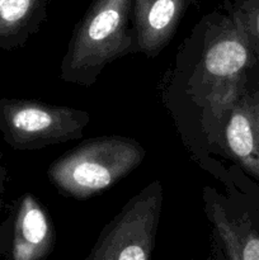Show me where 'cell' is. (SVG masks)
Here are the masks:
<instances>
[{
	"mask_svg": "<svg viewBox=\"0 0 259 260\" xmlns=\"http://www.w3.org/2000/svg\"><path fill=\"white\" fill-rule=\"evenodd\" d=\"M259 60L240 20L223 3L205 15L179 48L161 83L172 113L193 160L206 168L208 145L226 109L249 88Z\"/></svg>",
	"mask_w": 259,
	"mask_h": 260,
	"instance_id": "1",
	"label": "cell"
},
{
	"mask_svg": "<svg viewBox=\"0 0 259 260\" xmlns=\"http://www.w3.org/2000/svg\"><path fill=\"white\" fill-rule=\"evenodd\" d=\"M132 53V0H93L71 33L60 78L90 88L109 63Z\"/></svg>",
	"mask_w": 259,
	"mask_h": 260,
	"instance_id": "2",
	"label": "cell"
},
{
	"mask_svg": "<svg viewBox=\"0 0 259 260\" xmlns=\"http://www.w3.org/2000/svg\"><path fill=\"white\" fill-rule=\"evenodd\" d=\"M145 155V147L132 137H94L53 160L47 178L61 194L84 201L121 182L144 161Z\"/></svg>",
	"mask_w": 259,
	"mask_h": 260,
	"instance_id": "3",
	"label": "cell"
},
{
	"mask_svg": "<svg viewBox=\"0 0 259 260\" xmlns=\"http://www.w3.org/2000/svg\"><path fill=\"white\" fill-rule=\"evenodd\" d=\"M90 114L74 107L55 106L33 99L0 101V129L15 150L30 151L83 139Z\"/></svg>",
	"mask_w": 259,
	"mask_h": 260,
	"instance_id": "4",
	"label": "cell"
},
{
	"mask_svg": "<svg viewBox=\"0 0 259 260\" xmlns=\"http://www.w3.org/2000/svg\"><path fill=\"white\" fill-rule=\"evenodd\" d=\"M164 201L159 179L130 198L99 234L85 260H149L156 241Z\"/></svg>",
	"mask_w": 259,
	"mask_h": 260,
	"instance_id": "5",
	"label": "cell"
},
{
	"mask_svg": "<svg viewBox=\"0 0 259 260\" xmlns=\"http://www.w3.org/2000/svg\"><path fill=\"white\" fill-rule=\"evenodd\" d=\"M216 155L259 179V85L246 88L218 123L208 145V162L205 169L216 177Z\"/></svg>",
	"mask_w": 259,
	"mask_h": 260,
	"instance_id": "6",
	"label": "cell"
},
{
	"mask_svg": "<svg viewBox=\"0 0 259 260\" xmlns=\"http://www.w3.org/2000/svg\"><path fill=\"white\" fill-rule=\"evenodd\" d=\"M55 244V226L40 198L28 192L17 198L0 228V254L10 260H42Z\"/></svg>",
	"mask_w": 259,
	"mask_h": 260,
	"instance_id": "7",
	"label": "cell"
},
{
	"mask_svg": "<svg viewBox=\"0 0 259 260\" xmlns=\"http://www.w3.org/2000/svg\"><path fill=\"white\" fill-rule=\"evenodd\" d=\"M203 211L211 226L212 259L259 260V233L248 220L238 216L223 202L216 188L205 187Z\"/></svg>",
	"mask_w": 259,
	"mask_h": 260,
	"instance_id": "8",
	"label": "cell"
},
{
	"mask_svg": "<svg viewBox=\"0 0 259 260\" xmlns=\"http://www.w3.org/2000/svg\"><path fill=\"white\" fill-rule=\"evenodd\" d=\"M200 0H132L135 53L147 58L160 55L173 40L188 9Z\"/></svg>",
	"mask_w": 259,
	"mask_h": 260,
	"instance_id": "9",
	"label": "cell"
},
{
	"mask_svg": "<svg viewBox=\"0 0 259 260\" xmlns=\"http://www.w3.org/2000/svg\"><path fill=\"white\" fill-rule=\"evenodd\" d=\"M51 0H0V47H22L48 18Z\"/></svg>",
	"mask_w": 259,
	"mask_h": 260,
	"instance_id": "10",
	"label": "cell"
},
{
	"mask_svg": "<svg viewBox=\"0 0 259 260\" xmlns=\"http://www.w3.org/2000/svg\"><path fill=\"white\" fill-rule=\"evenodd\" d=\"M225 3L245 28L259 60V0H234L233 3Z\"/></svg>",
	"mask_w": 259,
	"mask_h": 260,
	"instance_id": "11",
	"label": "cell"
},
{
	"mask_svg": "<svg viewBox=\"0 0 259 260\" xmlns=\"http://www.w3.org/2000/svg\"><path fill=\"white\" fill-rule=\"evenodd\" d=\"M0 159H2V154H0ZM7 178V170L4 167L0 165V208H2V194L4 192V182Z\"/></svg>",
	"mask_w": 259,
	"mask_h": 260,
	"instance_id": "12",
	"label": "cell"
}]
</instances>
